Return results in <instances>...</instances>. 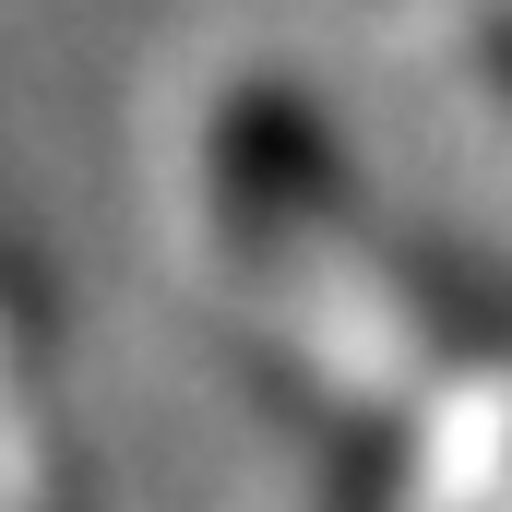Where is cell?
<instances>
[{
	"label": "cell",
	"instance_id": "cell-1",
	"mask_svg": "<svg viewBox=\"0 0 512 512\" xmlns=\"http://www.w3.org/2000/svg\"><path fill=\"white\" fill-rule=\"evenodd\" d=\"M203 191L274 393L346 465V512H512L501 274L382 215L286 84L215 108Z\"/></svg>",
	"mask_w": 512,
	"mask_h": 512
},
{
	"label": "cell",
	"instance_id": "cell-2",
	"mask_svg": "<svg viewBox=\"0 0 512 512\" xmlns=\"http://www.w3.org/2000/svg\"><path fill=\"white\" fill-rule=\"evenodd\" d=\"M489 96L512 108V24H489Z\"/></svg>",
	"mask_w": 512,
	"mask_h": 512
}]
</instances>
